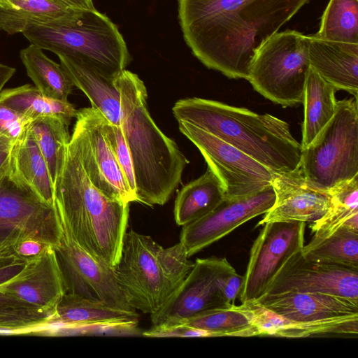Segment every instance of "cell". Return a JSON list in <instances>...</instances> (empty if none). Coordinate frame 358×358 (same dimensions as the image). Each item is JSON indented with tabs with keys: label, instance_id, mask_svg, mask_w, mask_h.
<instances>
[{
	"label": "cell",
	"instance_id": "cell-38",
	"mask_svg": "<svg viewBox=\"0 0 358 358\" xmlns=\"http://www.w3.org/2000/svg\"><path fill=\"white\" fill-rule=\"evenodd\" d=\"M243 284V275L236 271L226 275L221 282V292L224 301L228 306L234 305L238 298Z\"/></svg>",
	"mask_w": 358,
	"mask_h": 358
},
{
	"label": "cell",
	"instance_id": "cell-41",
	"mask_svg": "<svg viewBox=\"0 0 358 358\" xmlns=\"http://www.w3.org/2000/svg\"><path fill=\"white\" fill-rule=\"evenodd\" d=\"M16 308H38L21 301L0 287V309Z\"/></svg>",
	"mask_w": 358,
	"mask_h": 358
},
{
	"label": "cell",
	"instance_id": "cell-17",
	"mask_svg": "<svg viewBox=\"0 0 358 358\" xmlns=\"http://www.w3.org/2000/svg\"><path fill=\"white\" fill-rule=\"evenodd\" d=\"M301 250L285 262L264 294L284 292L323 293L358 301L357 268L310 261L303 257Z\"/></svg>",
	"mask_w": 358,
	"mask_h": 358
},
{
	"label": "cell",
	"instance_id": "cell-45",
	"mask_svg": "<svg viewBox=\"0 0 358 358\" xmlns=\"http://www.w3.org/2000/svg\"><path fill=\"white\" fill-rule=\"evenodd\" d=\"M69 6L79 8L91 10L94 9L92 0H62Z\"/></svg>",
	"mask_w": 358,
	"mask_h": 358
},
{
	"label": "cell",
	"instance_id": "cell-42",
	"mask_svg": "<svg viewBox=\"0 0 358 358\" xmlns=\"http://www.w3.org/2000/svg\"><path fill=\"white\" fill-rule=\"evenodd\" d=\"M15 142L6 136L0 135V171L8 165Z\"/></svg>",
	"mask_w": 358,
	"mask_h": 358
},
{
	"label": "cell",
	"instance_id": "cell-3",
	"mask_svg": "<svg viewBox=\"0 0 358 358\" xmlns=\"http://www.w3.org/2000/svg\"><path fill=\"white\" fill-rule=\"evenodd\" d=\"M113 81L120 97V127L134 166L136 201L164 205L180 182L188 161L151 117L147 90L138 75L124 69Z\"/></svg>",
	"mask_w": 358,
	"mask_h": 358
},
{
	"label": "cell",
	"instance_id": "cell-21",
	"mask_svg": "<svg viewBox=\"0 0 358 358\" xmlns=\"http://www.w3.org/2000/svg\"><path fill=\"white\" fill-rule=\"evenodd\" d=\"M310 67L337 90L357 99L358 44L328 41L308 36Z\"/></svg>",
	"mask_w": 358,
	"mask_h": 358
},
{
	"label": "cell",
	"instance_id": "cell-11",
	"mask_svg": "<svg viewBox=\"0 0 358 358\" xmlns=\"http://www.w3.org/2000/svg\"><path fill=\"white\" fill-rule=\"evenodd\" d=\"M178 127L220 180L224 198L250 196L271 185L273 173L240 150L188 122L179 121Z\"/></svg>",
	"mask_w": 358,
	"mask_h": 358
},
{
	"label": "cell",
	"instance_id": "cell-26",
	"mask_svg": "<svg viewBox=\"0 0 358 358\" xmlns=\"http://www.w3.org/2000/svg\"><path fill=\"white\" fill-rule=\"evenodd\" d=\"M337 90L311 67L305 85L303 103L302 149L308 146L327 125L336 110Z\"/></svg>",
	"mask_w": 358,
	"mask_h": 358
},
{
	"label": "cell",
	"instance_id": "cell-16",
	"mask_svg": "<svg viewBox=\"0 0 358 358\" xmlns=\"http://www.w3.org/2000/svg\"><path fill=\"white\" fill-rule=\"evenodd\" d=\"M236 271L226 258L197 259L181 285L156 313L152 325L178 322L204 310L230 307L222 298L221 282Z\"/></svg>",
	"mask_w": 358,
	"mask_h": 358
},
{
	"label": "cell",
	"instance_id": "cell-13",
	"mask_svg": "<svg viewBox=\"0 0 358 358\" xmlns=\"http://www.w3.org/2000/svg\"><path fill=\"white\" fill-rule=\"evenodd\" d=\"M263 226L250 250L238 296L242 303L263 296L285 262L303 247L306 222H273Z\"/></svg>",
	"mask_w": 358,
	"mask_h": 358
},
{
	"label": "cell",
	"instance_id": "cell-20",
	"mask_svg": "<svg viewBox=\"0 0 358 358\" xmlns=\"http://www.w3.org/2000/svg\"><path fill=\"white\" fill-rule=\"evenodd\" d=\"M0 287L32 306L53 312L66 292L55 248L27 261L22 271Z\"/></svg>",
	"mask_w": 358,
	"mask_h": 358
},
{
	"label": "cell",
	"instance_id": "cell-33",
	"mask_svg": "<svg viewBox=\"0 0 358 358\" xmlns=\"http://www.w3.org/2000/svg\"><path fill=\"white\" fill-rule=\"evenodd\" d=\"M315 37L358 44V0H329Z\"/></svg>",
	"mask_w": 358,
	"mask_h": 358
},
{
	"label": "cell",
	"instance_id": "cell-35",
	"mask_svg": "<svg viewBox=\"0 0 358 358\" xmlns=\"http://www.w3.org/2000/svg\"><path fill=\"white\" fill-rule=\"evenodd\" d=\"M52 311L35 308L0 309V327L22 329L31 334L35 329L50 320Z\"/></svg>",
	"mask_w": 358,
	"mask_h": 358
},
{
	"label": "cell",
	"instance_id": "cell-39",
	"mask_svg": "<svg viewBox=\"0 0 358 358\" xmlns=\"http://www.w3.org/2000/svg\"><path fill=\"white\" fill-rule=\"evenodd\" d=\"M52 246L42 241L28 238L17 242L14 246V252L17 257L25 261L36 258Z\"/></svg>",
	"mask_w": 358,
	"mask_h": 358
},
{
	"label": "cell",
	"instance_id": "cell-5",
	"mask_svg": "<svg viewBox=\"0 0 358 358\" xmlns=\"http://www.w3.org/2000/svg\"><path fill=\"white\" fill-rule=\"evenodd\" d=\"M188 257L180 242L164 248L149 236L126 232L113 268L129 306L150 315L158 312L192 269Z\"/></svg>",
	"mask_w": 358,
	"mask_h": 358
},
{
	"label": "cell",
	"instance_id": "cell-31",
	"mask_svg": "<svg viewBox=\"0 0 358 358\" xmlns=\"http://www.w3.org/2000/svg\"><path fill=\"white\" fill-rule=\"evenodd\" d=\"M70 122L60 117L45 116L32 120L28 127L46 162L52 186L64 162L71 138Z\"/></svg>",
	"mask_w": 358,
	"mask_h": 358
},
{
	"label": "cell",
	"instance_id": "cell-37",
	"mask_svg": "<svg viewBox=\"0 0 358 358\" xmlns=\"http://www.w3.org/2000/svg\"><path fill=\"white\" fill-rule=\"evenodd\" d=\"M146 337H213L206 331L190 327L181 322H166L152 327L143 331Z\"/></svg>",
	"mask_w": 358,
	"mask_h": 358
},
{
	"label": "cell",
	"instance_id": "cell-14",
	"mask_svg": "<svg viewBox=\"0 0 358 358\" xmlns=\"http://www.w3.org/2000/svg\"><path fill=\"white\" fill-rule=\"evenodd\" d=\"M73 129L80 161L92 184L111 199L136 201L103 134L102 113L92 108L78 110Z\"/></svg>",
	"mask_w": 358,
	"mask_h": 358
},
{
	"label": "cell",
	"instance_id": "cell-19",
	"mask_svg": "<svg viewBox=\"0 0 358 358\" xmlns=\"http://www.w3.org/2000/svg\"><path fill=\"white\" fill-rule=\"evenodd\" d=\"M271 186L275 196L274 203L255 227L273 222H314L327 213L331 204L329 192L311 186L300 168L273 173Z\"/></svg>",
	"mask_w": 358,
	"mask_h": 358
},
{
	"label": "cell",
	"instance_id": "cell-24",
	"mask_svg": "<svg viewBox=\"0 0 358 358\" xmlns=\"http://www.w3.org/2000/svg\"><path fill=\"white\" fill-rule=\"evenodd\" d=\"M9 169L40 199L54 206L53 186L46 162L28 129L13 146Z\"/></svg>",
	"mask_w": 358,
	"mask_h": 358
},
{
	"label": "cell",
	"instance_id": "cell-27",
	"mask_svg": "<svg viewBox=\"0 0 358 358\" xmlns=\"http://www.w3.org/2000/svg\"><path fill=\"white\" fill-rule=\"evenodd\" d=\"M43 50L30 43L20 51L27 73L42 94L66 101L74 85L61 64L48 57Z\"/></svg>",
	"mask_w": 358,
	"mask_h": 358
},
{
	"label": "cell",
	"instance_id": "cell-7",
	"mask_svg": "<svg viewBox=\"0 0 358 358\" xmlns=\"http://www.w3.org/2000/svg\"><path fill=\"white\" fill-rule=\"evenodd\" d=\"M300 169L311 186L326 192L358 175L357 99L337 101L333 117L302 149Z\"/></svg>",
	"mask_w": 358,
	"mask_h": 358
},
{
	"label": "cell",
	"instance_id": "cell-30",
	"mask_svg": "<svg viewBox=\"0 0 358 358\" xmlns=\"http://www.w3.org/2000/svg\"><path fill=\"white\" fill-rule=\"evenodd\" d=\"M0 103L31 120L52 116L71 122L72 118L76 117L78 112L68 101L48 97L30 84L2 90L0 92Z\"/></svg>",
	"mask_w": 358,
	"mask_h": 358
},
{
	"label": "cell",
	"instance_id": "cell-12",
	"mask_svg": "<svg viewBox=\"0 0 358 358\" xmlns=\"http://www.w3.org/2000/svg\"><path fill=\"white\" fill-rule=\"evenodd\" d=\"M59 223L60 241L55 250L64 278L65 294L125 309H134L129 306L117 280L113 266L81 248L60 220Z\"/></svg>",
	"mask_w": 358,
	"mask_h": 358
},
{
	"label": "cell",
	"instance_id": "cell-32",
	"mask_svg": "<svg viewBox=\"0 0 358 358\" xmlns=\"http://www.w3.org/2000/svg\"><path fill=\"white\" fill-rule=\"evenodd\" d=\"M301 253L308 260L358 268V231L342 226L322 238H313Z\"/></svg>",
	"mask_w": 358,
	"mask_h": 358
},
{
	"label": "cell",
	"instance_id": "cell-36",
	"mask_svg": "<svg viewBox=\"0 0 358 358\" xmlns=\"http://www.w3.org/2000/svg\"><path fill=\"white\" fill-rule=\"evenodd\" d=\"M32 120L0 103V135L16 141L27 130Z\"/></svg>",
	"mask_w": 358,
	"mask_h": 358
},
{
	"label": "cell",
	"instance_id": "cell-22",
	"mask_svg": "<svg viewBox=\"0 0 358 358\" xmlns=\"http://www.w3.org/2000/svg\"><path fill=\"white\" fill-rule=\"evenodd\" d=\"M78 9L62 0H0V29L14 34L34 24H62Z\"/></svg>",
	"mask_w": 358,
	"mask_h": 358
},
{
	"label": "cell",
	"instance_id": "cell-9",
	"mask_svg": "<svg viewBox=\"0 0 358 358\" xmlns=\"http://www.w3.org/2000/svg\"><path fill=\"white\" fill-rule=\"evenodd\" d=\"M283 319L300 324L301 338L358 334V301L323 293L284 292L255 300Z\"/></svg>",
	"mask_w": 358,
	"mask_h": 358
},
{
	"label": "cell",
	"instance_id": "cell-40",
	"mask_svg": "<svg viewBox=\"0 0 358 358\" xmlns=\"http://www.w3.org/2000/svg\"><path fill=\"white\" fill-rule=\"evenodd\" d=\"M27 261L16 259L13 261L0 264V286L9 282L17 275L24 268Z\"/></svg>",
	"mask_w": 358,
	"mask_h": 358
},
{
	"label": "cell",
	"instance_id": "cell-4",
	"mask_svg": "<svg viewBox=\"0 0 358 358\" xmlns=\"http://www.w3.org/2000/svg\"><path fill=\"white\" fill-rule=\"evenodd\" d=\"M172 112L178 122L192 124L231 145L273 173L300 168L302 146L289 124L274 115L202 98L176 101Z\"/></svg>",
	"mask_w": 358,
	"mask_h": 358
},
{
	"label": "cell",
	"instance_id": "cell-8",
	"mask_svg": "<svg viewBox=\"0 0 358 358\" xmlns=\"http://www.w3.org/2000/svg\"><path fill=\"white\" fill-rule=\"evenodd\" d=\"M310 69L308 36L287 29L257 49L248 80L265 98L283 107L294 106L303 103Z\"/></svg>",
	"mask_w": 358,
	"mask_h": 358
},
{
	"label": "cell",
	"instance_id": "cell-18",
	"mask_svg": "<svg viewBox=\"0 0 358 358\" xmlns=\"http://www.w3.org/2000/svg\"><path fill=\"white\" fill-rule=\"evenodd\" d=\"M275 198L271 185L250 196L224 198L210 213L183 226L180 242L190 257L245 222L266 213L273 205Z\"/></svg>",
	"mask_w": 358,
	"mask_h": 358
},
{
	"label": "cell",
	"instance_id": "cell-6",
	"mask_svg": "<svg viewBox=\"0 0 358 358\" xmlns=\"http://www.w3.org/2000/svg\"><path fill=\"white\" fill-rule=\"evenodd\" d=\"M22 34L30 43L78 59L111 79L126 69L131 59L116 24L95 8L78 9L62 24H34Z\"/></svg>",
	"mask_w": 358,
	"mask_h": 358
},
{
	"label": "cell",
	"instance_id": "cell-29",
	"mask_svg": "<svg viewBox=\"0 0 358 358\" xmlns=\"http://www.w3.org/2000/svg\"><path fill=\"white\" fill-rule=\"evenodd\" d=\"M209 332L213 337L259 336L251 314L242 303L230 307L210 309L188 318L174 322Z\"/></svg>",
	"mask_w": 358,
	"mask_h": 358
},
{
	"label": "cell",
	"instance_id": "cell-34",
	"mask_svg": "<svg viewBox=\"0 0 358 358\" xmlns=\"http://www.w3.org/2000/svg\"><path fill=\"white\" fill-rule=\"evenodd\" d=\"M102 129L129 187L136 196V182L133 163L122 129L120 127L109 122L103 115Z\"/></svg>",
	"mask_w": 358,
	"mask_h": 358
},
{
	"label": "cell",
	"instance_id": "cell-25",
	"mask_svg": "<svg viewBox=\"0 0 358 358\" xmlns=\"http://www.w3.org/2000/svg\"><path fill=\"white\" fill-rule=\"evenodd\" d=\"M224 199L220 180L208 168L204 174L178 192L174 206L175 220L179 226L190 224L210 213Z\"/></svg>",
	"mask_w": 358,
	"mask_h": 358
},
{
	"label": "cell",
	"instance_id": "cell-1",
	"mask_svg": "<svg viewBox=\"0 0 358 358\" xmlns=\"http://www.w3.org/2000/svg\"><path fill=\"white\" fill-rule=\"evenodd\" d=\"M309 0H178L183 38L206 67L248 80L255 54Z\"/></svg>",
	"mask_w": 358,
	"mask_h": 358
},
{
	"label": "cell",
	"instance_id": "cell-10",
	"mask_svg": "<svg viewBox=\"0 0 358 358\" xmlns=\"http://www.w3.org/2000/svg\"><path fill=\"white\" fill-rule=\"evenodd\" d=\"M60 235L55 206L43 202L21 182L8 164L0 171V243L14 246L33 238L55 248Z\"/></svg>",
	"mask_w": 358,
	"mask_h": 358
},
{
	"label": "cell",
	"instance_id": "cell-23",
	"mask_svg": "<svg viewBox=\"0 0 358 358\" xmlns=\"http://www.w3.org/2000/svg\"><path fill=\"white\" fill-rule=\"evenodd\" d=\"M57 56L74 87L84 92L92 107L99 110L109 122L120 127V97L114 79L104 76L78 59L65 55Z\"/></svg>",
	"mask_w": 358,
	"mask_h": 358
},
{
	"label": "cell",
	"instance_id": "cell-28",
	"mask_svg": "<svg viewBox=\"0 0 358 358\" xmlns=\"http://www.w3.org/2000/svg\"><path fill=\"white\" fill-rule=\"evenodd\" d=\"M331 204L327 213L310 225L314 238H324L338 228L348 226L358 231V175L329 191Z\"/></svg>",
	"mask_w": 358,
	"mask_h": 358
},
{
	"label": "cell",
	"instance_id": "cell-43",
	"mask_svg": "<svg viewBox=\"0 0 358 358\" xmlns=\"http://www.w3.org/2000/svg\"><path fill=\"white\" fill-rule=\"evenodd\" d=\"M16 259L20 258L15 255L13 245L0 243V264L6 263Z\"/></svg>",
	"mask_w": 358,
	"mask_h": 358
},
{
	"label": "cell",
	"instance_id": "cell-44",
	"mask_svg": "<svg viewBox=\"0 0 358 358\" xmlns=\"http://www.w3.org/2000/svg\"><path fill=\"white\" fill-rule=\"evenodd\" d=\"M15 73V68L0 63V92L3 90V87L13 77Z\"/></svg>",
	"mask_w": 358,
	"mask_h": 358
},
{
	"label": "cell",
	"instance_id": "cell-15",
	"mask_svg": "<svg viewBox=\"0 0 358 358\" xmlns=\"http://www.w3.org/2000/svg\"><path fill=\"white\" fill-rule=\"evenodd\" d=\"M138 317L134 309L64 294L54 309L47 335H136Z\"/></svg>",
	"mask_w": 358,
	"mask_h": 358
},
{
	"label": "cell",
	"instance_id": "cell-2",
	"mask_svg": "<svg viewBox=\"0 0 358 358\" xmlns=\"http://www.w3.org/2000/svg\"><path fill=\"white\" fill-rule=\"evenodd\" d=\"M53 196L59 219L73 241L93 257L116 265L127 232L129 203L108 198L92 184L73 134L53 183Z\"/></svg>",
	"mask_w": 358,
	"mask_h": 358
}]
</instances>
